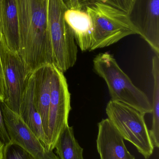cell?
Returning a JSON list of instances; mask_svg holds the SVG:
<instances>
[{
    "label": "cell",
    "mask_w": 159,
    "mask_h": 159,
    "mask_svg": "<svg viewBox=\"0 0 159 159\" xmlns=\"http://www.w3.org/2000/svg\"><path fill=\"white\" fill-rule=\"evenodd\" d=\"M68 8L81 9L77 0H63Z\"/></svg>",
    "instance_id": "21"
},
{
    "label": "cell",
    "mask_w": 159,
    "mask_h": 159,
    "mask_svg": "<svg viewBox=\"0 0 159 159\" xmlns=\"http://www.w3.org/2000/svg\"><path fill=\"white\" fill-rule=\"evenodd\" d=\"M128 15L138 34L159 56V0H134Z\"/></svg>",
    "instance_id": "9"
},
{
    "label": "cell",
    "mask_w": 159,
    "mask_h": 159,
    "mask_svg": "<svg viewBox=\"0 0 159 159\" xmlns=\"http://www.w3.org/2000/svg\"><path fill=\"white\" fill-rule=\"evenodd\" d=\"M0 106L10 143L25 149L34 159H59L53 151L44 147L19 114L10 109L3 101Z\"/></svg>",
    "instance_id": "8"
},
{
    "label": "cell",
    "mask_w": 159,
    "mask_h": 159,
    "mask_svg": "<svg viewBox=\"0 0 159 159\" xmlns=\"http://www.w3.org/2000/svg\"><path fill=\"white\" fill-rule=\"evenodd\" d=\"M16 1L19 27V55L31 71L44 64H53L49 0Z\"/></svg>",
    "instance_id": "1"
},
{
    "label": "cell",
    "mask_w": 159,
    "mask_h": 159,
    "mask_svg": "<svg viewBox=\"0 0 159 159\" xmlns=\"http://www.w3.org/2000/svg\"><path fill=\"white\" fill-rule=\"evenodd\" d=\"M34 91V80L33 72L32 71L28 75L25 82L19 115L44 147L49 150L48 140L44 131L41 116L35 104Z\"/></svg>",
    "instance_id": "11"
},
{
    "label": "cell",
    "mask_w": 159,
    "mask_h": 159,
    "mask_svg": "<svg viewBox=\"0 0 159 159\" xmlns=\"http://www.w3.org/2000/svg\"><path fill=\"white\" fill-rule=\"evenodd\" d=\"M2 0H0V38L3 35L2 30Z\"/></svg>",
    "instance_id": "22"
},
{
    "label": "cell",
    "mask_w": 159,
    "mask_h": 159,
    "mask_svg": "<svg viewBox=\"0 0 159 159\" xmlns=\"http://www.w3.org/2000/svg\"><path fill=\"white\" fill-rule=\"evenodd\" d=\"M80 8L86 10V7L96 3H102L115 7L129 14L134 0H77Z\"/></svg>",
    "instance_id": "17"
},
{
    "label": "cell",
    "mask_w": 159,
    "mask_h": 159,
    "mask_svg": "<svg viewBox=\"0 0 159 159\" xmlns=\"http://www.w3.org/2000/svg\"><path fill=\"white\" fill-rule=\"evenodd\" d=\"M3 159H34L25 149L16 144L9 143L4 145Z\"/></svg>",
    "instance_id": "18"
},
{
    "label": "cell",
    "mask_w": 159,
    "mask_h": 159,
    "mask_svg": "<svg viewBox=\"0 0 159 159\" xmlns=\"http://www.w3.org/2000/svg\"><path fill=\"white\" fill-rule=\"evenodd\" d=\"M64 18L81 50H89L92 44V28L90 19L86 10L67 8L64 13Z\"/></svg>",
    "instance_id": "13"
},
{
    "label": "cell",
    "mask_w": 159,
    "mask_h": 159,
    "mask_svg": "<svg viewBox=\"0 0 159 159\" xmlns=\"http://www.w3.org/2000/svg\"><path fill=\"white\" fill-rule=\"evenodd\" d=\"M93 63L95 72L107 84L112 101L123 103L145 115L151 113L149 98L133 84L113 55L100 53L94 58Z\"/></svg>",
    "instance_id": "2"
},
{
    "label": "cell",
    "mask_w": 159,
    "mask_h": 159,
    "mask_svg": "<svg viewBox=\"0 0 159 159\" xmlns=\"http://www.w3.org/2000/svg\"><path fill=\"white\" fill-rule=\"evenodd\" d=\"M0 56L6 85L3 102L10 109L19 114L25 82L32 71L18 53L9 49L3 35L0 38Z\"/></svg>",
    "instance_id": "7"
},
{
    "label": "cell",
    "mask_w": 159,
    "mask_h": 159,
    "mask_svg": "<svg viewBox=\"0 0 159 159\" xmlns=\"http://www.w3.org/2000/svg\"><path fill=\"white\" fill-rule=\"evenodd\" d=\"M4 145L0 141V159H3V150Z\"/></svg>",
    "instance_id": "23"
},
{
    "label": "cell",
    "mask_w": 159,
    "mask_h": 159,
    "mask_svg": "<svg viewBox=\"0 0 159 159\" xmlns=\"http://www.w3.org/2000/svg\"><path fill=\"white\" fill-rule=\"evenodd\" d=\"M55 148L59 159H84V149L75 137L73 127L69 125L59 135Z\"/></svg>",
    "instance_id": "15"
},
{
    "label": "cell",
    "mask_w": 159,
    "mask_h": 159,
    "mask_svg": "<svg viewBox=\"0 0 159 159\" xmlns=\"http://www.w3.org/2000/svg\"><path fill=\"white\" fill-rule=\"evenodd\" d=\"M6 93V85L4 76L0 56V100L4 101Z\"/></svg>",
    "instance_id": "20"
},
{
    "label": "cell",
    "mask_w": 159,
    "mask_h": 159,
    "mask_svg": "<svg viewBox=\"0 0 159 159\" xmlns=\"http://www.w3.org/2000/svg\"><path fill=\"white\" fill-rule=\"evenodd\" d=\"M108 119L124 140L131 143L145 159L153 155L154 147L145 114L123 103L109 101L106 106Z\"/></svg>",
    "instance_id": "5"
},
{
    "label": "cell",
    "mask_w": 159,
    "mask_h": 159,
    "mask_svg": "<svg viewBox=\"0 0 159 159\" xmlns=\"http://www.w3.org/2000/svg\"><path fill=\"white\" fill-rule=\"evenodd\" d=\"M51 68L52 64L47 63L33 71L34 80L35 104L41 116L44 132L46 130L48 121Z\"/></svg>",
    "instance_id": "12"
},
{
    "label": "cell",
    "mask_w": 159,
    "mask_h": 159,
    "mask_svg": "<svg viewBox=\"0 0 159 159\" xmlns=\"http://www.w3.org/2000/svg\"><path fill=\"white\" fill-rule=\"evenodd\" d=\"M97 149L101 159H135L127 149L124 139L108 118L98 124Z\"/></svg>",
    "instance_id": "10"
},
{
    "label": "cell",
    "mask_w": 159,
    "mask_h": 159,
    "mask_svg": "<svg viewBox=\"0 0 159 159\" xmlns=\"http://www.w3.org/2000/svg\"><path fill=\"white\" fill-rule=\"evenodd\" d=\"M91 21L92 44L89 50L109 46L124 37L138 34L126 12L102 3L87 7Z\"/></svg>",
    "instance_id": "3"
},
{
    "label": "cell",
    "mask_w": 159,
    "mask_h": 159,
    "mask_svg": "<svg viewBox=\"0 0 159 159\" xmlns=\"http://www.w3.org/2000/svg\"><path fill=\"white\" fill-rule=\"evenodd\" d=\"M67 8L63 0H49L48 26L53 65L63 73L72 67L77 59L74 36L64 18Z\"/></svg>",
    "instance_id": "4"
},
{
    "label": "cell",
    "mask_w": 159,
    "mask_h": 159,
    "mask_svg": "<svg viewBox=\"0 0 159 159\" xmlns=\"http://www.w3.org/2000/svg\"><path fill=\"white\" fill-rule=\"evenodd\" d=\"M2 100H0V105L1 102ZM0 141L4 145L10 143V139L7 133L6 128L5 126L4 122L3 119L2 111L0 106Z\"/></svg>",
    "instance_id": "19"
},
{
    "label": "cell",
    "mask_w": 159,
    "mask_h": 159,
    "mask_svg": "<svg viewBox=\"0 0 159 159\" xmlns=\"http://www.w3.org/2000/svg\"><path fill=\"white\" fill-rule=\"evenodd\" d=\"M71 109V94L67 80L63 73L52 64L48 121L45 132L50 151L55 149L59 135L68 125Z\"/></svg>",
    "instance_id": "6"
},
{
    "label": "cell",
    "mask_w": 159,
    "mask_h": 159,
    "mask_svg": "<svg viewBox=\"0 0 159 159\" xmlns=\"http://www.w3.org/2000/svg\"><path fill=\"white\" fill-rule=\"evenodd\" d=\"M2 30L9 49L17 52L19 44V27L16 0H2Z\"/></svg>",
    "instance_id": "14"
},
{
    "label": "cell",
    "mask_w": 159,
    "mask_h": 159,
    "mask_svg": "<svg viewBox=\"0 0 159 159\" xmlns=\"http://www.w3.org/2000/svg\"><path fill=\"white\" fill-rule=\"evenodd\" d=\"M152 75L154 79L152 112V125L149 135L154 147H159V56L152 59Z\"/></svg>",
    "instance_id": "16"
}]
</instances>
